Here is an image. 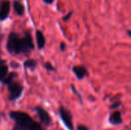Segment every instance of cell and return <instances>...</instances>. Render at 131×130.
<instances>
[{
    "mask_svg": "<svg viewBox=\"0 0 131 130\" xmlns=\"http://www.w3.org/2000/svg\"><path fill=\"white\" fill-rule=\"evenodd\" d=\"M35 45L33 44L32 38L28 32L25 31V35L22 38L15 32L9 34L6 43V49L10 54H27L33 51Z\"/></svg>",
    "mask_w": 131,
    "mask_h": 130,
    "instance_id": "6da1fadb",
    "label": "cell"
},
{
    "mask_svg": "<svg viewBox=\"0 0 131 130\" xmlns=\"http://www.w3.org/2000/svg\"><path fill=\"white\" fill-rule=\"evenodd\" d=\"M8 117L14 121L12 130H45L40 123L35 122L26 113L21 111H11Z\"/></svg>",
    "mask_w": 131,
    "mask_h": 130,
    "instance_id": "7a4b0ae2",
    "label": "cell"
},
{
    "mask_svg": "<svg viewBox=\"0 0 131 130\" xmlns=\"http://www.w3.org/2000/svg\"><path fill=\"white\" fill-rule=\"evenodd\" d=\"M8 90L9 92L8 100L10 101H14L21 97L24 90V87L20 83L13 81L8 85Z\"/></svg>",
    "mask_w": 131,
    "mask_h": 130,
    "instance_id": "3957f363",
    "label": "cell"
},
{
    "mask_svg": "<svg viewBox=\"0 0 131 130\" xmlns=\"http://www.w3.org/2000/svg\"><path fill=\"white\" fill-rule=\"evenodd\" d=\"M59 114L61 120L63 123V124L65 126V127L68 129V130L74 129V126H73V121H72V115L71 113L69 110L66 109L63 106H61L59 107Z\"/></svg>",
    "mask_w": 131,
    "mask_h": 130,
    "instance_id": "277c9868",
    "label": "cell"
},
{
    "mask_svg": "<svg viewBox=\"0 0 131 130\" xmlns=\"http://www.w3.org/2000/svg\"><path fill=\"white\" fill-rule=\"evenodd\" d=\"M34 110L37 113L41 123L44 124L46 126H49L51 125V116H50L49 113L47 112V110H45L44 108H42L41 107H35Z\"/></svg>",
    "mask_w": 131,
    "mask_h": 130,
    "instance_id": "5b68a950",
    "label": "cell"
},
{
    "mask_svg": "<svg viewBox=\"0 0 131 130\" xmlns=\"http://www.w3.org/2000/svg\"><path fill=\"white\" fill-rule=\"evenodd\" d=\"M72 71H73L74 74L76 76V77H77L78 80H82V79H84L85 77L88 76V69L86 68V67L83 66V65L74 66V67H73Z\"/></svg>",
    "mask_w": 131,
    "mask_h": 130,
    "instance_id": "8992f818",
    "label": "cell"
},
{
    "mask_svg": "<svg viewBox=\"0 0 131 130\" xmlns=\"http://www.w3.org/2000/svg\"><path fill=\"white\" fill-rule=\"evenodd\" d=\"M10 12V2L5 1L2 2L0 8V20H5Z\"/></svg>",
    "mask_w": 131,
    "mask_h": 130,
    "instance_id": "52a82bcc",
    "label": "cell"
},
{
    "mask_svg": "<svg viewBox=\"0 0 131 130\" xmlns=\"http://www.w3.org/2000/svg\"><path fill=\"white\" fill-rule=\"evenodd\" d=\"M109 123L114 126L121 124L123 123V120H122L121 111H115L112 113L109 117Z\"/></svg>",
    "mask_w": 131,
    "mask_h": 130,
    "instance_id": "ba28073f",
    "label": "cell"
},
{
    "mask_svg": "<svg viewBox=\"0 0 131 130\" xmlns=\"http://www.w3.org/2000/svg\"><path fill=\"white\" fill-rule=\"evenodd\" d=\"M35 38H36V43L38 50H41L44 48L45 45V38L43 33L40 30H37L35 32Z\"/></svg>",
    "mask_w": 131,
    "mask_h": 130,
    "instance_id": "9c48e42d",
    "label": "cell"
},
{
    "mask_svg": "<svg viewBox=\"0 0 131 130\" xmlns=\"http://www.w3.org/2000/svg\"><path fill=\"white\" fill-rule=\"evenodd\" d=\"M13 8H14V10H15V13L18 15L22 16L24 15L25 8L24 5L21 2H19L18 0H15L13 2Z\"/></svg>",
    "mask_w": 131,
    "mask_h": 130,
    "instance_id": "30bf717a",
    "label": "cell"
},
{
    "mask_svg": "<svg viewBox=\"0 0 131 130\" xmlns=\"http://www.w3.org/2000/svg\"><path fill=\"white\" fill-rule=\"evenodd\" d=\"M37 65H38V63L34 59H28L23 64V66H24L25 68L30 69L31 71L35 70V68L37 67Z\"/></svg>",
    "mask_w": 131,
    "mask_h": 130,
    "instance_id": "8fae6325",
    "label": "cell"
},
{
    "mask_svg": "<svg viewBox=\"0 0 131 130\" xmlns=\"http://www.w3.org/2000/svg\"><path fill=\"white\" fill-rule=\"evenodd\" d=\"M18 77V74H16V73H14V72H12V73H10L8 75L7 74V76L1 81L3 84H5V85H8L9 84H11L12 82H13L14 81V80H15V78H16Z\"/></svg>",
    "mask_w": 131,
    "mask_h": 130,
    "instance_id": "7c38bea8",
    "label": "cell"
},
{
    "mask_svg": "<svg viewBox=\"0 0 131 130\" xmlns=\"http://www.w3.org/2000/svg\"><path fill=\"white\" fill-rule=\"evenodd\" d=\"M8 73V67L4 63L0 64V81H2Z\"/></svg>",
    "mask_w": 131,
    "mask_h": 130,
    "instance_id": "4fadbf2b",
    "label": "cell"
},
{
    "mask_svg": "<svg viewBox=\"0 0 131 130\" xmlns=\"http://www.w3.org/2000/svg\"><path fill=\"white\" fill-rule=\"evenodd\" d=\"M71 90H72V92H74V94H76L78 97V98H79V100H80V102H81V104H83V100H82V97H81V93H79V92L75 89V87H74V86L73 85V84H71Z\"/></svg>",
    "mask_w": 131,
    "mask_h": 130,
    "instance_id": "5bb4252c",
    "label": "cell"
},
{
    "mask_svg": "<svg viewBox=\"0 0 131 130\" xmlns=\"http://www.w3.org/2000/svg\"><path fill=\"white\" fill-rule=\"evenodd\" d=\"M44 67L46 70H49V71H55V67L50 63V62H46L45 64H44Z\"/></svg>",
    "mask_w": 131,
    "mask_h": 130,
    "instance_id": "9a60e30c",
    "label": "cell"
},
{
    "mask_svg": "<svg viewBox=\"0 0 131 130\" xmlns=\"http://www.w3.org/2000/svg\"><path fill=\"white\" fill-rule=\"evenodd\" d=\"M121 104H122V103L121 101H117V102L114 103L113 104H111L110 106L109 109L110 110H117V109H118L121 106Z\"/></svg>",
    "mask_w": 131,
    "mask_h": 130,
    "instance_id": "2e32d148",
    "label": "cell"
},
{
    "mask_svg": "<svg viewBox=\"0 0 131 130\" xmlns=\"http://www.w3.org/2000/svg\"><path fill=\"white\" fill-rule=\"evenodd\" d=\"M72 14H73V11H70V12H68L65 16H64V17H63V21H68V20L71 18V15H72Z\"/></svg>",
    "mask_w": 131,
    "mask_h": 130,
    "instance_id": "e0dca14e",
    "label": "cell"
},
{
    "mask_svg": "<svg viewBox=\"0 0 131 130\" xmlns=\"http://www.w3.org/2000/svg\"><path fill=\"white\" fill-rule=\"evenodd\" d=\"M77 130H89V128L86 126L85 125H78L77 126Z\"/></svg>",
    "mask_w": 131,
    "mask_h": 130,
    "instance_id": "ac0fdd59",
    "label": "cell"
},
{
    "mask_svg": "<svg viewBox=\"0 0 131 130\" xmlns=\"http://www.w3.org/2000/svg\"><path fill=\"white\" fill-rule=\"evenodd\" d=\"M60 49H61V51H65V49H66V44H65V43L61 42V43L60 44Z\"/></svg>",
    "mask_w": 131,
    "mask_h": 130,
    "instance_id": "d6986e66",
    "label": "cell"
},
{
    "mask_svg": "<svg viewBox=\"0 0 131 130\" xmlns=\"http://www.w3.org/2000/svg\"><path fill=\"white\" fill-rule=\"evenodd\" d=\"M43 1H44L45 3H46L48 5H51V4H52L54 2V0H43Z\"/></svg>",
    "mask_w": 131,
    "mask_h": 130,
    "instance_id": "ffe728a7",
    "label": "cell"
},
{
    "mask_svg": "<svg viewBox=\"0 0 131 130\" xmlns=\"http://www.w3.org/2000/svg\"><path fill=\"white\" fill-rule=\"evenodd\" d=\"M127 34H128L129 37H131V32H130V29H129V30H127Z\"/></svg>",
    "mask_w": 131,
    "mask_h": 130,
    "instance_id": "44dd1931",
    "label": "cell"
},
{
    "mask_svg": "<svg viewBox=\"0 0 131 130\" xmlns=\"http://www.w3.org/2000/svg\"><path fill=\"white\" fill-rule=\"evenodd\" d=\"M3 64V63L2 62V61H1V57H0V64Z\"/></svg>",
    "mask_w": 131,
    "mask_h": 130,
    "instance_id": "7402d4cb",
    "label": "cell"
},
{
    "mask_svg": "<svg viewBox=\"0 0 131 130\" xmlns=\"http://www.w3.org/2000/svg\"><path fill=\"white\" fill-rule=\"evenodd\" d=\"M0 123H1V119H0Z\"/></svg>",
    "mask_w": 131,
    "mask_h": 130,
    "instance_id": "603a6c76",
    "label": "cell"
}]
</instances>
